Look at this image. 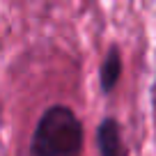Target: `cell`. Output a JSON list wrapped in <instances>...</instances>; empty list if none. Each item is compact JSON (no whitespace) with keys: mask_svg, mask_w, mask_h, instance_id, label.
<instances>
[{"mask_svg":"<svg viewBox=\"0 0 156 156\" xmlns=\"http://www.w3.org/2000/svg\"><path fill=\"white\" fill-rule=\"evenodd\" d=\"M119 69H122V64H119V55H117V51H110L108 58H106V62H103V69H101L103 90H110L112 85L117 83V78H119Z\"/></svg>","mask_w":156,"mask_h":156,"instance_id":"cell-3","label":"cell"},{"mask_svg":"<svg viewBox=\"0 0 156 156\" xmlns=\"http://www.w3.org/2000/svg\"><path fill=\"white\" fill-rule=\"evenodd\" d=\"M99 147H101V156H124L119 129L112 119H106L99 126Z\"/></svg>","mask_w":156,"mask_h":156,"instance_id":"cell-2","label":"cell"},{"mask_svg":"<svg viewBox=\"0 0 156 156\" xmlns=\"http://www.w3.org/2000/svg\"><path fill=\"white\" fill-rule=\"evenodd\" d=\"M83 147V126L69 108L55 106L39 119L32 140L37 156H78Z\"/></svg>","mask_w":156,"mask_h":156,"instance_id":"cell-1","label":"cell"}]
</instances>
